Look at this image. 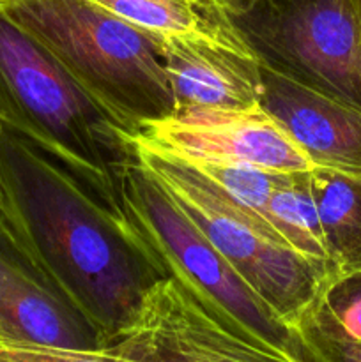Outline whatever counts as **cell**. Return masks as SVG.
<instances>
[{
    "instance_id": "8fae6325",
    "label": "cell",
    "mask_w": 361,
    "mask_h": 362,
    "mask_svg": "<svg viewBox=\"0 0 361 362\" xmlns=\"http://www.w3.org/2000/svg\"><path fill=\"white\" fill-rule=\"evenodd\" d=\"M0 334L71 350L105 349L101 334L0 240Z\"/></svg>"
},
{
    "instance_id": "e0dca14e",
    "label": "cell",
    "mask_w": 361,
    "mask_h": 362,
    "mask_svg": "<svg viewBox=\"0 0 361 362\" xmlns=\"http://www.w3.org/2000/svg\"><path fill=\"white\" fill-rule=\"evenodd\" d=\"M0 362H144L110 345L99 350H71L20 341L0 334Z\"/></svg>"
},
{
    "instance_id": "52a82bcc",
    "label": "cell",
    "mask_w": 361,
    "mask_h": 362,
    "mask_svg": "<svg viewBox=\"0 0 361 362\" xmlns=\"http://www.w3.org/2000/svg\"><path fill=\"white\" fill-rule=\"evenodd\" d=\"M110 345L144 362H297L205 308L172 276L147 290L133 324Z\"/></svg>"
},
{
    "instance_id": "ffe728a7",
    "label": "cell",
    "mask_w": 361,
    "mask_h": 362,
    "mask_svg": "<svg viewBox=\"0 0 361 362\" xmlns=\"http://www.w3.org/2000/svg\"><path fill=\"white\" fill-rule=\"evenodd\" d=\"M354 4H356L357 14H360V18H361V0H354Z\"/></svg>"
},
{
    "instance_id": "277c9868",
    "label": "cell",
    "mask_w": 361,
    "mask_h": 362,
    "mask_svg": "<svg viewBox=\"0 0 361 362\" xmlns=\"http://www.w3.org/2000/svg\"><path fill=\"white\" fill-rule=\"evenodd\" d=\"M130 144L134 159L241 278L296 331L297 322L333 279L331 272L297 253L271 225L236 204L191 165L133 140Z\"/></svg>"
},
{
    "instance_id": "9c48e42d",
    "label": "cell",
    "mask_w": 361,
    "mask_h": 362,
    "mask_svg": "<svg viewBox=\"0 0 361 362\" xmlns=\"http://www.w3.org/2000/svg\"><path fill=\"white\" fill-rule=\"evenodd\" d=\"M260 105L315 168L361 179V110L260 60Z\"/></svg>"
},
{
    "instance_id": "4fadbf2b",
    "label": "cell",
    "mask_w": 361,
    "mask_h": 362,
    "mask_svg": "<svg viewBox=\"0 0 361 362\" xmlns=\"http://www.w3.org/2000/svg\"><path fill=\"white\" fill-rule=\"evenodd\" d=\"M158 39L241 34L219 0H92Z\"/></svg>"
},
{
    "instance_id": "3957f363",
    "label": "cell",
    "mask_w": 361,
    "mask_h": 362,
    "mask_svg": "<svg viewBox=\"0 0 361 362\" xmlns=\"http://www.w3.org/2000/svg\"><path fill=\"white\" fill-rule=\"evenodd\" d=\"M0 122L16 129L115 207L134 159L127 134L48 49L0 11Z\"/></svg>"
},
{
    "instance_id": "7c38bea8",
    "label": "cell",
    "mask_w": 361,
    "mask_h": 362,
    "mask_svg": "<svg viewBox=\"0 0 361 362\" xmlns=\"http://www.w3.org/2000/svg\"><path fill=\"white\" fill-rule=\"evenodd\" d=\"M310 186L335 278L361 271V179L315 168Z\"/></svg>"
},
{
    "instance_id": "9a60e30c",
    "label": "cell",
    "mask_w": 361,
    "mask_h": 362,
    "mask_svg": "<svg viewBox=\"0 0 361 362\" xmlns=\"http://www.w3.org/2000/svg\"><path fill=\"white\" fill-rule=\"evenodd\" d=\"M183 161V159H180ZM186 163V161H184ZM207 180H211L218 189L236 204L253 212L268 225V205L276 184L285 173L271 172L244 161H219V159H204V161L188 163Z\"/></svg>"
},
{
    "instance_id": "5b68a950",
    "label": "cell",
    "mask_w": 361,
    "mask_h": 362,
    "mask_svg": "<svg viewBox=\"0 0 361 362\" xmlns=\"http://www.w3.org/2000/svg\"><path fill=\"white\" fill-rule=\"evenodd\" d=\"M120 204L165 276L250 338L306 362L299 334L241 278L137 159L120 177Z\"/></svg>"
},
{
    "instance_id": "ba28073f",
    "label": "cell",
    "mask_w": 361,
    "mask_h": 362,
    "mask_svg": "<svg viewBox=\"0 0 361 362\" xmlns=\"http://www.w3.org/2000/svg\"><path fill=\"white\" fill-rule=\"evenodd\" d=\"M127 138L186 163L244 161L280 173L315 170L260 103L244 108H177L144 122Z\"/></svg>"
},
{
    "instance_id": "8992f818",
    "label": "cell",
    "mask_w": 361,
    "mask_h": 362,
    "mask_svg": "<svg viewBox=\"0 0 361 362\" xmlns=\"http://www.w3.org/2000/svg\"><path fill=\"white\" fill-rule=\"evenodd\" d=\"M229 14L262 62L361 110L354 0H248Z\"/></svg>"
},
{
    "instance_id": "30bf717a",
    "label": "cell",
    "mask_w": 361,
    "mask_h": 362,
    "mask_svg": "<svg viewBox=\"0 0 361 362\" xmlns=\"http://www.w3.org/2000/svg\"><path fill=\"white\" fill-rule=\"evenodd\" d=\"M177 108H244L260 103V57L241 34L159 39Z\"/></svg>"
},
{
    "instance_id": "ac0fdd59",
    "label": "cell",
    "mask_w": 361,
    "mask_h": 362,
    "mask_svg": "<svg viewBox=\"0 0 361 362\" xmlns=\"http://www.w3.org/2000/svg\"><path fill=\"white\" fill-rule=\"evenodd\" d=\"M319 300L343 332L361 341V271L333 278Z\"/></svg>"
},
{
    "instance_id": "7a4b0ae2",
    "label": "cell",
    "mask_w": 361,
    "mask_h": 362,
    "mask_svg": "<svg viewBox=\"0 0 361 362\" xmlns=\"http://www.w3.org/2000/svg\"><path fill=\"white\" fill-rule=\"evenodd\" d=\"M67 74L133 136L176 112L161 41L92 0H0Z\"/></svg>"
},
{
    "instance_id": "6da1fadb",
    "label": "cell",
    "mask_w": 361,
    "mask_h": 362,
    "mask_svg": "<svg viewBox=\"0 0 361 362\" xmlns=\"http://www.w3.org/2000/svg\"><path fill=\"white\" fill-rule=\"evenodd\" d=\"M0 240L108 346L166 278L126 211L0 122Z\"/></svg>"
},
{
    "instance_id": "2e32d148",
    "label": "cell",
    "mask_w": 361,
    "mask_h": 362,
    "mask_svg": "<svg viewBox=\"0 0 361 362\" xmlns=\"http://www.w3.org/2000/svg\"><path fill=\"white\" fill-rule=\"evenodd\" d=\"M296 332L303 341L306 362H361V341L338 327L319 297L297 322Z\"/></svg>"
},
{
    "instance_id": "5bb4252c",
    "label": "cell",
    "mask_w": 361,
    "mask_h": 362,
    "mask_svg": "<svg viewBox=\"0 0 361 362\" xmlns=\"http://www.w3.org/2000/svg\"><path fill=\"white\" fill-rule=\"evenodd\" d=\"M268 219L290 247L333 272L321 219L310 186V172L285 173L268 205Z\"/></svg>"
},
{
    "instance_id": "d6986e66",
    "label": "cell",
    "mask_w": 361,
    "mask_h": 362,
    "mask_svg": "<svg viewBox=\"0 0 361 362\" xmlns=\"http://www.w3.org/2000/svg\"><path fill=\"white\" fill-rule=\"evenodd\" d=\"M219 2L223 4V7H225L227 11H234L237 9V7L243 6V4H246L248 0H219Z\"/></svg>"
}]
</instances>
